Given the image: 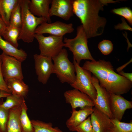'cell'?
Instances as JSON below:
<instances>
[{
    "instance_id": "44dd1931",
    "label": "cell",
    "mask_w": 132,
    "mask_h": 132,
    "mask_svg": "<svg viewBox=\"0 0 132 132\" xmlns=\"http://www.w3.org/2000/svg\"><path fill=\"white\" fill-rule=\"evenodd\" d=\"M19 0H0V17L7 26H9L10 16Z\"/></svg>"
},
{
    "instance_id": "277c9868",
    "label": "cell",
    "mask_w": 132,
    "mask_h": 132,
    "mask_svg": "<svg viewBox=\"0 0 132 132\" xmlns=\"http://www.w3.org/2000/svg\"><path fill=\"white\" fill-rule=\"evenodd\" d=\"M77 35L74 38H64V46L68 48L72 52L73 60L79 64L82 60H95L88 49V39L81 25L77 27Z\"/></svg>"
},
{
    "instance_id": "4316f807",
    "label": "cell",
    "mask_w": 132,
    "mask_h": 132,
    "mask_svg": "<svg viewBox=\"0 0 132 132\" xmlns=\"http://www.w3.org/2000/svg\"><path fill=\"white\" fill-rule=\"evenodd\" d=\"M22 24V18L20 0L13 9L10 20V26L21 28Z\"/></svg>"
},
{
    "instance_id": "ba28073f",
    "label": "cell",
    "mask_w": 132,
    "mask_h": 132,
    "mask_svg": "<svg viewBox=\"0 0 132 132\" xmlns=\"http://www.w3.org/2000/svg\"><path fill=\"white\" fill-rule=\"evenodd\" d=\"M0 57L2 61V72L5 81L12 78L23 79L22 62L3 52L0 55Z\"/></svg>"
},
{
    "instance_id": "74e56055",
    "label": "cell",
    "mask_w": 132,
    "mask_h": 132,
    "mask_svg": "<svg viewBox=\"0 0 132 132\" xmlns=\"http://www.w3.org/2000/svg\"></svg>"
},
{
    "instance_id": "30bf717a",
    "label": "cell",
    "mask_w": 132,
    "mask_h": 132,
    "mask_svg": "<svg viewBox=\"0 0 132 132\" xmlns=\"http://www.w3.org/2000/svg\"><path fill=\"white\" fill-rule=\"evenodd\" d=\"M33 58L38 80L43 84H46L53 74V64L52 58L35 54Z\"/></svg>"
},
{
    "instance_id": "8d00e7d4",
    "label": "cell",
    "mask_w": 132,
    "mask_h": 132,
    "mask_svg": "<svg viewBox=\"0 0 132 132\" xmlns=\"http://www.w3.org/2000/svg\"><path fill=\"white\" fill-rule=\"evenodd\" d=\"M131 62H132V59L129 62H128L126 64H125L123 66H121L117 68L116 69L117 71H118V72H119L121 71L122 70V69H123L124 67H125L127 65L129 64V63H130Z\"/></svg>"
},
{
    "instance_id": "7c38bea8",
    "label": "cell",
    "mask_w": 132,
    "mask_h": 132,
    "mask_svg": "<svg viewBox=\"0 0 132 132\" xmlns=\"http://www.w3.org/2000/svg\"><path fill=\"white\" fill-rule=\"evenodd\" d=\"M64 95L66 102L70 104L72 109L94 106L93 100L89 96L77 89L66 91Z\"/></svg>"
},
{
    "instance_id": "5b68a950",
    "label": "cell",
    "mask_w": 132,
    "mask_h": 132,
    "mask_svg": "<svg viewBox=\"0 0 132 132\" xmlns=\"http://www.w3.org/2000/svg\"><path fill=\"white\" fill-rule=\"evenodd\" d=\"M52 58L54 62L53 74L56 75L62 83L66 82L70 85L74 83L76 78L75 67L68 58L66 50L63 48Z\"/></svg>"
},
{
    "instance_id": "ac0fdd59",
    "label": "cell",
    "mask_w": 132,
    "mask_h": 132,
    "mask_svg": "<svg viewBox=\"0 0 132 132\" xmlns=\"http://www.w3.org/2000/svg\"><path fill=\"white\" fill-rule=\"evenodd\" d=\"M11 93L24 98L28 93L29 88L22 79L10 78L5 81Z\"/></svg>"
},
{
    "instance_id": "9c48e42d",
    "label": "cell",
    "mask_w": 132,
    "mask_h": 132,
    "mask_svg": "<svg viewBox=\"0 0 132 132\" xmlns=\"http://www.w3.org/2000/svg\"><path fill=\"white\" fill-rule=\"evenodd\" d=\"M74 30L72 23L67 24L59 21L51 23L45 22L37 27L35 34L47 33L50 35L63 37L66 34L72 33Z\"/></svg>"
},
{
    "instance_id": "7a4b0ae2",
    "label": "cell",
    "mask_w": 132,
    "mask_h": 132,
    "mask_svg": "<svg viewBox=\"0 0 132 132\" xmlns=\"http://www.w3.org/2000/svg\"><path fill=\"white\" fill-rule=\"evenodd\" d=\"M82 67L92 73L99 85L110 93L121 95L127 93L132 88V82L116 73L110 61H87Z\"/></svg>"
},
{
    "instance_id": "ffe728a7",
    "label": "cell",
    "mask_w": 132,
    "mask_h": 132,
    "mask_svg": "<svg viewBox=\"0 0 132 132\" xmlns=\"http://www.w3.org/2000/svg\"><path fill=\"white\" fill-rule=\"evenodd\" d=\"M21 106L9 110L7 132H22L19 119Z\"/></svg>"
},
{
    "instance_id": "5bb4252c",
    "label": "cell",
    "mask_w": 132,
    "mask_h": 132,
    "mask_svg": "<svg viewBox=\"0 0 132 132\" xmlns=\"http://www.w3.org/2000/svg\"><path fill=\"white\" fill-rule=\"evenodd\" d=\"M72 0H52L50 8L51 17L56 16L66 21H68L74 15Z\"/></svg>"
},
{
    "instance_id": "9a60e30c",
    "label": "cell",
    "mask_w": 132,
    "mask_h": 132,
    "mask_svg": "<svg viewBox=\"0 0 132 132\" xmlns=\"http://www.w3.org/2000/svg\"><path fill=\"white\" fill-rule=\"evenodd\" d=\"M90 118L94 132H107L112 124L111 119L95 107Z\"/></svg>"
},
{
    "instance_id": "836d02e7",
    "label": "cell",
    "mask_w": 132,
    "mask_h": 132,
    "mask_svg": "<svg viewBox=\"0 0 132 132\" xmlns=\"http://www.w3.org/2000/svg\"><path fill=\"white\" fill-rule=\"evenodd\" d=\"M119 74L132 82V73L124 72L121 70L118 72Z\"/></svg>"
},
{
    "instance_id": "8fae6325",
    "label": "cell",
    "mask_w": 132,
    "mask_h": 132,
    "mask_svg": "<svg viewBox=\"0 0 132 132\" xmlns=\"http://www.w3.org/2000/svg\"><path fill=\"white\" fill-rule=\"evenodd\" d=\"M92 82L96 91L97 96L93 101L94 106L106 114L110 119H113L110 106L109 93L99 83L98 79L93 75Z\"/></svg>"
},
{
    "instance_id": "1f68e13d",
    "label": "cell",
    "mask_w": 132,
    "mask_h": 132,
    "mask_svg": "<svg viewBox=\"0 0 132 132\" xmlns=\"http://www.w3.org/2000/svg\"><path fill=\"white\" fill-rule=\"evenodd\" d=\"M2 61L0 57V90L11 93L3 77L1 70Z\"/></svg>"
},
{
    "instance_id": "d590c367",
    "label": "cell",
    "mask_w": 132,
    "mask_h": 132,
    "mask_svg": "<svg viewBox=\"0 0 132 132\" xmlns=\"http://www.w3.org/2000/svg\"><path fill=\"white\" fill-rule=\"evenodd\" d=\"M11 94V93L0 90V98H6Z\"/></svg>"
},
{
    "instance_id": "6da1fadb",
    "label": "cell",
    "mask_w": 132,
    "mask_h": 132,
    "mask_svg": "<svg viewBox=\"0 0 132 132\" xmlns=\"http://www.w3.org/2000/svg\"><path fill=\"white\" fill-rule=\"evenodd\" d=\"M117 2L112 0H73L74 14L80 20L88 39L103 33L107 21L99 15V12L108 3Z\"/></svg>"
},
{
    "instance_id": "d6986e66",
    "label": "cell",
    "mask_w": 132,
    "mask_h": 132,
    "mask_svg": "<svg viewBox=\"0 0 132 132\" xmlns=\"http://www.w3.org/2000/svg\"><path fill=\"white\" fill-rule=\"evenodd\" d=\"M0 49L6 54L15 58L21 62L25 61L27 58V54L24 51L16 48L3 40L0 35Z\"/></svg>"
},
{
    "instance_id": "d6a6232c",
    "label": "cell",
    "mask_w": 132,
    "mask_h": 132,
    "mask_svg": "<svg viewBox=\"0 0 132 132\" xmlns=\"http://www.w3.org/2000/svg\"><path fill=\"white\" fill-rule=\"evenodd\" d=\"M121 19L122 21V23H119L115 25L114 27L116 29L125 30L132 31V28L127 24L124 18L122 17Z\"/></svg>"
},
{
    "instance_id": "7402d4cb",
    "label": "cell",
    "mask_w": 132,
    "mask_h": 132,
    "mask_svg": "<svg viewBox=\"0 0 132 132\" xmlns=\"http://www.w3.org/2000/svg\"><path fill=\"white\" fill-rule=\"evenodd\" d=\"M27 108L25 101L21 106L19 119L22 132H34V128L27 113Z\"/></svg>"
},
{
    "instance_id": "e0dca14e",
    "label": "cell",
    "mask_w": 132,
    "mask_h": 132,
    "mask_svg": "<svg viewBox=\"0 0 132 132\" xmlns=\"http://www.w3.org/2000/svg\"><path fill=\"white\" fill-rule=\"evenodd\" d=\"M52 0H29L28 8L29 11L33 15L45 18L48 23L51 22L49 15V6Z\"/></svg>"
},
{
    "instance_id": "484cf974",
    "label": "cell",
    "mask_w": 132,
    "mask_h": 132,
    "mask_svg": "<svg viewBox=\"0 0 132 132\" xmlns=\"http://www.w3.org/2000/svg\"><path fill=\"white\" fill-rule=\"evenodd\" d=\"M24 98L11 94L6 97V101L1 104V106L6 110L15 108L21 106L25 101Z\"/></svg>"
},
{
    "instance_id": "4dcf8cb0",
    "label": "cell",
    "mask_w": 132,
    "mask_h": 132,
    "mask_svg": "<svg viewBox=\"0 0 132 132\" xmlns=\"http://www.w3.org/2000/svg\"><path fill=\"white\" fill-rule=\"evenodd\" d=\"M76 131V132H94L90 117H88L79 124L77 127Z\"/></svg>"
},
{
    "instance_id": "3957f363",
    "label": "cell",
    "mask_w": 132,
    "mask_h": 132,
    "mask_svg": "<svg viewBox=\"0 0 132 132\" xmlns=\"http://www.w3.org/2000/svg\"><path fill=\"white\" fill-rule=\"evenodd\" d=\"M29 0H20L22 18V24L18 40H22L25 42H32L34 40L35 31L41 24L47 22L44 18L33 15L29 10Z\"/></svg>"
},
{
    "instance_id": "f546056e",
    "label": "cell",
    "mask_w": 132,
    "mask_h": 132,
    "mask_svg": "<svg viewBox=\"0 0 132 132\" xmlns=\"http://www.w3.org/2000/svg\"><path fill=\"white\" fill-rule=\"evenodd\" d=\"M98 47L104 55H107L110 53L113 49V45L112 42L108 40H104L99 42Z\"/></svg>"
},
{
    "instance_id": "d4e9b609",
    "label": "cell",
    "mask_w": 132,
    "mask_h": 132,
    "mask_svg": "<svg viewBox=\"0 0 132 132\" xmlns=\"http://www.w3.org/2000/svg\"><path fill=\"white\" fill-rule=\"evenodd\" d=\"M112 124L107 132H132V122H121L116 119H111Z\"/></svg>"
},
{
    "instance_id": "2e32d148",
    "label": "cell",
    "mask_w": 132,
    "mask_h": 132,
    "mask_svg": "<svg viewBox=\"0 0 132 132\" xmlns=\"http://www.w3.org/2000/svg\"><path fill=\"white\" fill-rule=\"evenodd\" d=\"M93 107H86L78 110L72 109L71 116L66 122V126L69 130L71 131H76L77 127L92 113Z\"/></svg>"
},
{
    "instance_id": "603a6c76",
    "label": "cell",
    "mask_w": 132,
    "mask_h": 132,
    "mask_svg": "<svg viewBox=\"0 0 132 132\" xmlns=\"http://www.w3.org/2000/svg\"><path fill=\"white\" fill-rule=\"evenodd\" d=\"M20 30V28L9 25L7 26L1 36H3L5 40L18 48V44L17 41Z\"/></svg>"
},
{
    "instance_id": "e575fe53",
    "label": "cell",
    "mask_w": 132,
    "mask_h": 132,
    "mask_svg": "<svg viewBox=\"0 0 132 132\" xmlns=\"http://www.w3.org/2000/svg\"><path fill=\"white\" fill-rule=\"evenodd\" d=\"M7 27L1 18L0 17V35L1 36Z\"/></svg>"
},
{
    "instance_id": "8992f818",
    "label": "cell",
    "mask_w": 132,
    "mask_h": 132,
    "mask_svg": "<svg viewBox=\"0 0 132 132\" xmlns=\"http://www.w3.org/2000/svg\"><path fill=\"white\" fill-rule=\"evenodd\" d=\"M76 69V78L71 87L87 95L94 101L97 96L96 90L92 82L91 73L83 68L73 60Z\"/></svg>"
},
{
    "instance_id": "4fadbf2b",
    "label": "cell",
    "mask_w": 132,
    "mask_h": 132,
    "mask_svg": "<svg viewBox=\"0 0 132 132\" xmlns=\"http://www.w3.org/2000/svg\"><path fill=\"white\" fill-rule=\"evenodd\" d=\"M109 93L110 108L113 119L121 121L125 111L132 108V102L121 95Z\"/></svg>"
},
{
    "instance_id": "83f0119b",
    "label": "cell",
    "mask_w": 132,
    "mask_h": 132,
    "mask_svg": "<svg viewBox=\"0 0 132 132\" xmlns=\"http://www.w3.org/2000/svg\"><path fill=\"white\" fill-rule=\"evenodd\" d=\"M3 102L2 98H0V132H7L9 110H6L1 106Z\"/></svg>"
},
{
    "instance_id": "cb8c5ba5",
    "label": "cell",
    "mask_w": 132,
    "mask_h": 132,
    "mask_svg": "<svg viewBox=\"0 0 132 132\" xmlns=\"http://www.w3.org/2000/svg\"><path fill=\"white\" fill-rule=\"evenodd\" d=\"M31 121L34 132H63L58 127H53L51 122H45L34 120Z\"/></svg>"
},
{
    "instance_id": "52a82bcc",
    "label": "cell",
    "mask_w": 132,
    "mask_h": 132,
    "mask_svg": "<svg viewBox=\"0 0 132 132\" xmlns=\"http://www.w3.org/2000/svg\"><path fill=\"white\" fill-rule=\"evenodd\" d=\"M34 36L38 43L41 55L52 58L57 55L64 46L63 36H45L39 34H35Z\"/></svg>"
},
{
    "instance_id": "f1b7e54d",
    "label": "cell",
    "mask_w": 132,
    "mask_h": 132,
    "mask_svg": "<svg viewBox=\"0 0 132 132\" xmlns=\"http://www.w3.org/2000/svg\"><path fill=\"white\" fill-rule=\"evenodd\" d=\"M111 12L113 13L123 17L132 25V11L129 8L124 7L114 9L111 11Z\"/></svg>"
}]
</instances>
